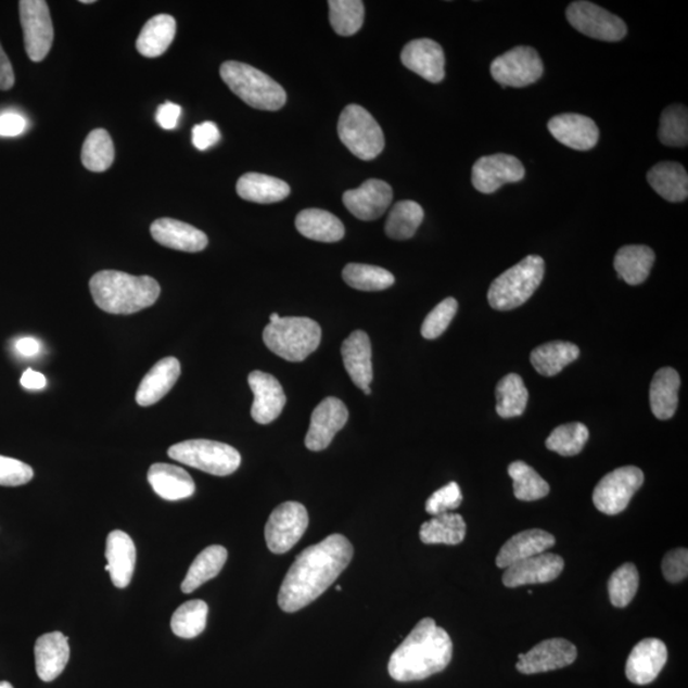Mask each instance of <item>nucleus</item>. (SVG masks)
I'll return each mask as SVG.
<instances>
[{
  "instance_id": "nucleus-1",
  "label": "nucleus",
  "mask_w": 688,
  "mask_h": 688,
  "mask_svg": "<svg viewBox=\"0 0 688 688\" xmlns=\"http://www.w3.org/2000/svg\"><path fill=\"white\" fill-rule=\"evenodd\" d=\"M354 547L342 534H332L300 553L285 574L278 595L280 609L303 610L317 600L349 565Z\"/></svg>"
},
{
  "instance_id": "nucleus-2",
  "label": "nucleus",
  "mask_w": 688,
  "mask_h": 688,
  "mask_svg": "<svg viewBox=\"0 0 688 688\" xmlns=\"http://www.w3.org/2000/svg\"><path fill=\"white\" fill-rule=\"evenodd\" d=\"M453 641L433 619H423L394 650L387 672L397 683H413L443 672L451 662Z\"/></svg>"
},
{
  "instance_id": "nucleus-3",
  "label": "nucleus",
  "mask_w": 688,
  "mask_h": 688,
  "mask_svg": "<svg viewBox=\"0 0 688 688\" xmlns=\"http://www.w3.org/2000/svg\"><path fill=\"white\" fill-rule=\"evenodd\" d=\"M94 304L115 315H130L148 309L161 295L155 278L131 276L120 270H101L90 281Z\"/></svg>"
},
{
  "instance_id": "nucleus-4",
  "label": "nucleus",
  "mask_w": 688,
  "mask_h": 688,
  "mask_svg": "<svg viewBox=\"0 0 688 688\" xmlns=\"http://www.w3.org/2000/svg\"><path fill=\"white\" fill-rule=\"evenodd\" d=\"M219 75L238 98L254 109L277 112L288 101L283 87L252 65L226 62L221 65Z\"/></svg>"
},
{
  "instance_id": "nucleus-5",
  "label": "nucleus",
  "mask_w": 688,
  "mask_h": 688,
  "mask_svg": "<svg viewBox=\"0 0 688 688\" xmlns=\"http://www.w3.org/2000/svg\"><path fill=\"white\" fill-rule=\"evenodd\" d=\"M544 277L545 260L538 255L526 256L489 285L488 303L495 310H514L528 302Z\"/></svg>"
},
{
  "instance_id": "nucleus-6",
  "label": "nucleus",
  "mask_w": 688,
  "mask_h": 688,
  "mask_svg": "<svg viewBox=\"0 0 688 688\" xmlns=\"http://www.w3.org/2000/svg\"><path fill=\"white\" fill-rule=\"evenodd\" d=\"M263 340L283 360L302 362L318 349L321 328L309 318L281 317L266 327Z\"/></svg>"
},
{
  "instance_id": "nucleus-7",
  "label": "nucleus",
  "mask_w": 688,
  "mask_h": 688,
  "mask_svg": "<svg viewBox=\"0 0 688 688\" xmlns=\"http://www.w3.org/2000/svg\"><path fill=\"white\" fill-rule=\"evenodd\" d=\"M167 454L181 464L218 477L235 473L241 464L240 453L231 445L204 438L175 444Z\"/></svg>"
},
{
  "instance_id": "nucleus-8",
  "label": "nucleus",
  "mask_w": 688,
  "mask_h": 688,
  "mask_svg": "<svg viewBox=\"0 0 688 688\" xmlns=\"http://www.w3.org/2000/svg\"><path fill=\"white\" fill-rule=\"evenodd\" d=\"M339 136L357 158H377L385 148V138L374 116L360 105L343 109L339 120Z\"/></svg>"
},
{
  "instance_id": "nucleus-9",
  "label": "nucleus",
  "mask_w": 688,
  "mask_h": 688,
  "mask_svg": "<svg viewBox=\"0 0 688 688\" xmlns=\"http://www.w3.org/2000/svg\"><path fill=\"white\" fill-rule=\"evenodd\" d=\"M644 483V473L638 467L617 468L599 481L593 502L606 515H617L625 511L633 496Z\"/></svg>"
},
{
  "instance_id": "nucleus-10",
  "label": "nucleus",
  "mask_w": 688,
  "mask_h": 688,
  "mask_svg": "<svg viewBox=\"0 0 688 688\" xmlns=\"http://www.w3.org/2000/svg\"><path fill=\"white\" fill-rule=\"evenodd\" d=\"M309 526V514L303 504L288 501L277 507L266 525V542L270 552H289Z\"/></svg>"
},
{
  "instance_id": "nucleus-11",
  "label": "nucleus",
  "mask_w": 688,
  "mask_h": 688,
  "mask_svg": "<svg viewBox=\"0 0 688 688\" xmlns=\"http://www.w3.org/2000/svg\"><path fill=\"white\" fill-rule=\"evenodd\" d=\"M20 18L28 58L35 63L42 62L54 41V26L48 3L43 0H21Z\"/></svg>"
},
{
  "instance_id": "nucleus-12",
  "label": "nucleus",
  "mask_w": 688,
  "mask_h": 688,
  "mask_svg": "<svg viewBox=\"0 0 688 688\" xmlns=\"http://www.w3.org/2000/svg\"><path fill=\"white\" fill-rule=\"evenodd\" d=\"M566 17L575 30L591 39L616 42L625 39L627 34L624 21L595 3H571L566 10Z\"/></svg>"
},
{
  "instance_id": "nucleus-13",
  "label": "nucleus",
  "mask_w": 688,
  "mask_h": 688,
  "mask_svg": "<svg viewBox=\"0 0 688 688\" xmlns=\"http://www.w3.org/2000/svg\"><path fill=\"white\" fill-rule=\"evenodd\" d=\"M492 75L504 87H523L536 84L544 75V63L536 49L517 47L492 63Z\"/></svg>"
},
{
  "instance_id": "nucleus-14",
  "label": "nucleus",
  "mask_w": 688,
  "mask_h": 688,
  "mask_svg": "<svg viewBox=\"0 0 688 688\" xmlns=\"http://www.w3.org/2000/svg\"><path fill=\"white\" fill-rule=\"evenodd\" d=\"M524 177L521 161L505 153L481 157L472 168V184L483 194H493L502 186L522 181Z\"/></svg>"
},
{
  "instance_id": "nucleus-15",
  "label": "nucleus",
  "mask_w": 688,
  "mask_h": 688,
  "mask_svg": "<svg viewBox=\"0 0 688 688\" xmlns=\"http://www.w3.org/2000/svg\"><path fill=\"white\" fill-rule=\"evenodd\" d=\"M577 658V649L566 639L540 641L528 653L519 654L517 670L523 675H537L568 667Z\"/></svg>"
},
{
  "instance_id": "nucleus-16",
  "label": "nucleus",
  "mask_w": 688,
  "mask_h": 688,
  "mask_svg": "<svg viewBox=\"0 0 688 688\" xmlns=\"http://www.w3.org/2000/svg\"><path fill=\"white\" fill-rule=\"evenodd\" d=\"M348 421V409L339 398L328 397L314 409L310 428L305 437L306 448L326 450L334 436Z\"/></svg>"
},
{
  "instance_id": "nucleus-17",
  "label": "nucleus",
  "mask_w": 688,
  "mask_h": 688,
  "mask_svg": "<svg viewBox=\"0 0 688 688\" xmlns=\"http://www.w3.org/2000/svg\"><path fill=\"white\" fill-rule=\"evenodd\" d=\"M393 201V189L378 179L366 180L360 188L347 190L343 204L361 221H374L385 214Z\"/></svg>"
},
{
  "instance_id": "nucleus-18",
  "label": "nucleus",
  "mask_w": 688,
  "mask_h": 688,
  "mask_svg": "<svg viewBox=\"0 0 688 688\" xmlns=\"http://www.w3.org/2000/svg\"><path fill=\"white\" fill-rule=\"evenodd\" d=\"M563 566L565 563H563L561 556L540 553L507 568L502 575V583L508 588L550 583L558 579Z\"/></svg>"
},
{
  "instance_id": "nucleus-19",
  "label": "nucleus",
  "mask_w": 688,
  "mask_h": 688,
  "mask_svg": "<svg viewBox=\"0 0 688 688\" xmlns=\"http://www.w3.org/2000/svg\"><path fill=\"white\" fill-rule=\"evenodd\" d=\"M668 650L659 639H644L636 644L626 663L629 683L644 686L655 680L667 663Z\"/></svg>"
},
{
  "instance_id": "nucleus-20",
  "label": "nucleus",
  "mask_w": 688,
  "mask_h": 688,
  "mask_svg": "<svg viewBox=\"0 0 688 688\" xmlns=\"http://www.w3.org/2000/svg\"><path fill=\"white\" fill-rule=\"evenodd\" d=\"M254 394L252 417L256 423L268 424L278 419L285 406V394L278 380L267 372L253 371L247 378Z\"/></svg>"
},
{
  "instance_id": "nucleus-21",
  "label": "nucleus",
  "mask_w": 688,
  "mask_h": 688,
  "mask_svg": "<svg viewBox=\"0 0 688 688\" xmlns=\"http://www.w3.org/2000/svg\"><path fill=\"white\" fill-rule=\"evenodd\" d=\"M402 63L431 84H438L445 77V54L438 43L431 39L408 42L400 55Z\"/></svg>"
},
{
  "instance_id": "nucleus-22",
  "label": "nucleus",
  "mask_w": 688,
  "mask_h": 688,
  "mask_svg": "<svg viewBox=\"0 0 688 688\" xmlns=\"http://www.w3.org/2000/svg\"><path fill=\"white\" fill-rule=\"evenodd\" d=\"M548 130L560 143L575 151L595 149L599 129L595 120L579 114H561L548 122Z\"/></svg>"
},
{
  "instance_id": "nucleus-23",
  "label": "nucleus",
  "mask_w": 688,
  "mask_h": 688,
  "mask_svg": "<svg viewBox=\"0 0 688 688\" xmlns=\"http://www.w3.org/2000/svg\"><path fill=\"white\" fill-rule=\"evenodd\" d=\"M341 354L344 368H346L351 380L366 395H369L371 393L370 384L374 378L369 335L362 331L351 333L342 344Z\"/></svg>"
},
{
  "instance_id": "nucleus-24",
  "label": "nucleus",
  "mask_w": 688,
  "mask_h": 688,
  "mask_svg": "<svg viewBox=\"0 0 688 688\" xmlns=\"http://www.w3.org/2000/svg\"><path fill=\"white\" fill-rule=\"evenodd\" d=\"M151 235L160 245L174 251L200 253L208 245L206 233L174 218H160L151 225Z\"/></svg>"
},
{
  "instance_id": "nucleus-25",
  "label": "nucleus",
  "mask_w": 688,
  "mask_h": 688,
  "mask_svg": "<svg viewBox=\"0 0 688 688\" xmlns=\"http://www.w3.org/2000/svg\"><path fill=\"white\" fill-rule=\"evenodd\" d=\"M67 636L61 632L40 636L35 642L36 673L43 683L60 677L67 667L71 648Z\"/></svg>"
},
{
  "instance_id": "nucleus-26",
  "label": "nucleus",
  "mask_w": 688,
  "mask_h": 688,
  "mask_svg": "<svg viewBox=\"0 0 688 688\" xmlns=\"http://www.w3.org/2000/svg\"><path fill=\"white\" fill-rule=\"evenodd\" d=\"M105 570L116 588L126 589L133 577L137 550L133 539L126 532L113 531L106 539Z\"/></svg>"
},
{
  "instance_id": "nucleus-27",
  "label": "nucleus",
  "mask_w": 688,
  "mask_h": 688,
  "mask_svg": "<svg viewBox=\"0 0 688 688\" xmlns=\"http://www.w3.org/2000/svg\"><path fill=\"white\" fill-rule=\"evenodd\" d=\"M181 374L178 358L165 357L145 374L136 394L137 404L141 407L156 405L177 384Z\"/></svg>"
},
{
  "instance_id": "nucleus-28",
  "label": "nucleus",
  "mask_w": 688,
  "mask_h": 688,
  "mask_svg": "<svg viewBox=\"0 0 688 688\" xmlns=\"http://www.w3.org/2000/svg\"><path fill=\"white\" fill-rule=\"evenodd\" d=\"M556 544L551 533L542 530H528L515 534L501 547L496 558V565L507 569L526 559L550 550Z\"/></svg>"
},
{
  "instance_id": "nucleus-29",
  "label": "nucleus",
  "mask_w": 688,
  "mask_h": 688,
  "mask_svg": "<svg viewBox=\"0 0 688 688\" xmlns=\"http://www.w3.org/2000/svg\"><path fill=\"white\" fill-rule=\"evenodd\" d=\"M148 479L153 492L167 501L184 500L195 493L192 475L178 466L152 464Z\"/></svg>"
},
{
  "instance_id": "nucleus-30",
  "label": "nucleus",
  "mask_w": 688,
  "mask_h": 688,
  "mask_svg": "<svg viewBox=\"0 0 688 688\" xmlns=\"http://www.w3.org/2000/svg\"><path fill=\"white\" fill-rule=\"evenodd\" d=\"M295 224L303 237L319 243H336L346 233L341 219L324 209H304L297 215Z\"/></svg>"
},
{
  "instance_id": "nucleus-31",
  "label": "nucleus",
  "mask_w": 688,
  "mask_h": 688,
  "mask_svg": "<svg viewBox=\"0 0 688 688\" xmlns=\"http://www.w3.org/2000/svg\"><path fill=\"white\" fill-rule=\"evenodd\" d=\"M237 192L244 201L270 204L285 200L291 193L288 182L258 173H247L238 181Z\"/></svg>"
},
{
  "instance_id": "nucleus-32",
  "label": "nucleus",
  "mask_w": 688,
  "mask_h": 688,
  "mask_svg": "<svg viewBox=\"0 0 688 688\" xmlns=\"http://www.w3.org/2000/svg\"><path fill=\"white\" fill-rule=\"evenodd\" d=\"M680 379L672 368L657 371L650 385V408L658 420H670L675 416L678 406Z\"/></svg>"
},
{
  "instance_id": "nucleus-33",
  "label": "nucleus",
  "mask_w": 688,
  "mask_h": 688,
  "mask_svg": "<svg viewBox=\"0 0 688 688\" xmlns=\"http://www.w3.org/2000/svg\"><path fill=\"white\" fill-rule=\"evenodd\" d=\"M655 262V254L646 245H627L621 247L614 256V269L621 280L627 284L638 285L648 280Z\"/></svg>"
},
{
  "instance_id": "nucleus-34",
  "label": "nucleus",
  "mask_w": 688,
  "mask_h": 688,
  "mask_svg": "<svg viewBox=\"0 0 688 688\" xmlns=\"http://www.w3.org/2000/svg\"><path fill=\"white\" fill-rule=\"evenodd\" d=\"M648 182L663 200L679 203L688 196V175L677 163H661L650 168Z\"/></svg>"
},
{
  "instance_id": "nucleus-35",
  "label": "nucleus",
  "mask_w": 688,
  "mask_h": 688,
  "mask_svg": "<svg viewBox=\"0 0 688 688\" xmlns=\"http://www.w3.org/2000/svg\"><path fill=\"white\" fill-rule=\"evenodd\" d=\"M177 34V21L168 14H157L142 28L137 39V50L145 58H157L166 53Z\"/></svg>"
},
{
  "instance_id": "nucleus-36",
  "label": "nucleus",
  "mask_w": 688,
  "mask_h": 688,
  "mask_svg": "<svg viewBox=\"0 0 688 688\" xmlns=\"http://www.w3.org/2000/svg\"><path fill=\"white\" fill-rule=\"evenodd\" d=\"M579 356L581 349L574 343L550 342L533 349L531 362L540 375L555 377Z\"/></svg>"
},
{
  "instance_id": "nucleus-37",
  "label": "nucleus",
  "mask_w": 688,
  "mask_h": 688,
  "mask_svg": "<svg viewBox=\"0 0 688 688\" xmlns=\"http://www.w3.org/2000/svg\"><path fill=\"white\" fill-rule=\"evenodd\" d=\"M227 550L222 546H209L196 556L189 568L184 582L181 584L182 593L189 595L216 577L227 561Z\"/></svg>"
},
{
  "instance_id": "nucleus-38",
  "label": "nucleus",
  "mask_w": 688,
  "mask_h": 688,
  "mask_svg": "<svg viewBox=\"0 0 688 688\" xmlns=\"http://www.w3.org/2000/svg\"><path fill=\"white\" fill-rule=\"evenodd\" d=\"M466 533L467 524L463 517L445 512L421 525L420 538L424 545L456 546L462 544Z\"/></svg>"
},
{
  "instance_id": "nucleus-39",
  "label": "nucleus",
  "mask_w": 688,
  "mask_h": 688,
  "mask_svg": "<svg viewBox=\"0 0 688 688\" xmlns=\"http://www.w3.org/2000/svg\"><path fill=\"white\" fill-rule=\"evenodd\" d=\"M530 393L518 374L502 378L496 386V412L502 419L522 416L528 405Z\"/></svg>"
},
{
  "instance_id": "nucleus-40",
  "label": "nucleus",
  "mask_w": 688,
  "mask_h": 688,
  "mask_svg": "<svg viewBox=\"0 0 688 688\" xmlns=\"http://www.w3.org/2000/svg\"><path fill=\"white\" fill-rule=\"evenodd\" d=\"M423 209L413 201H402L395 204L387 216L385 233L393 240H408L415 237L423 221Z\"/></svg>"
},
{
  "instance_id": "nucleus-41",
  "label": "nucleus",
  "mask_w": 688,
  "mask_h": 688,
  "mask_svg": "<svg viewBox=\"0 0 688 688\" xmlns=\"http://www.w3.org/2000/svg\"><path fill=\"white\" fill-rule=\"evenodd\" d=\"M208 604L201 599L189 600L173 614V633L181 639H194L207 626Z\"/></svg>"
},
{
  "instance_id": "nucleus-42",
  "label": "nucleus",
  "mask_w": 688,
  "mask_h": 688,
  "mask_svg": "<svg viewBox=\"0 0 688 688\" xmlns=\"http://www.w3.org/2000/svg\"><path fill=\"white\" fill-rule=\"evenodd\" d=\"M115 150L112 137L105 129H94L87 136L82 148L84 166L92 173H104L112 167Z\"/></svg>"
},
{
  "instance_id": "nucleus-43",
  "label": "nucleus",
  "mask_w": 688,
  "mask_h": 688,
  "mask_svg": "<svg viewBox=\"0 0 688 688\" xmlns=\"http://www.w3.org/2000/svg\"><path fill=\"white\" fill-rule=\"evenodd\" d=\"M342 277L349 288L358 291H383L395 283V278L390 270L360 265V263H351L344 267Z\"/></svg>"
},
{
  "instance_id": "nucleus-44",
  "label": "nucleus",
  "mask_w": 688,
  "mask_h": 688,
  "mask_svg": "<svg viewBox=\"0 0 688 688\" xmlns=\"http://www.w3.org/2000/svg\"><path fill=\"white\" fill-rule=\"evenodd\" d=\"M508 472L514 482V495L521 501H537L550 494V485L521 460L511 463Z\"/></svg>"
},
{
  "instance_id": "nucleus-45",
  "label": "nucleus",
  "mask_w": 688,
  "mask_h": 688,
  "mask_svg": "<svg viewBox=\"0 0 688 688\" xmlns=\"http://www.w3.org/2000/svg\"><path fill=\"white\" fill-rule=\"evenodd\" d=\"M329 21L333 30L341 36H353L364 25L365 5L361 0H331Z\"/></svg>"
},
{
  "instance_id": "nucleus-46",
  "label": "nucleus",
  "mask_w": 688,
  "mask_h": 688,
  "mask_svg": "<svg viewBox=\"0 0 688 688\" xmlns=\"http://www.w3.org/2000/svg\"><path fill=\"white\" fill-rule=\"evenodd\" d=\"M589 438V430L579 422L561 424L546 441L548 450L562 457H574L582 453Z\"/></svg>"
},
{
  "instance_id": "nucleus-47",
  "label": "nucleus",
  "mask_w": 688,
  "mask_h": 688,
  "mask_svg": "<svg viewBox=\"0 0 688 688\" xmlns=\"http://www.w3.org/2000/svg\"><path fill=\"white\" fill-rule=\"evenodd\" d=\"M659 141L667 148H686L688 144V113L684 105H671L664 110L659 126Z\"/></svg>"
},
{
  "instance_id": "nucleus-48",
  "label": "nucleus",
  "mask_w": 688,
  "mask_h": 688,
  "mask_svg": "<svg viewBox=\"0 0 688 688\" xmlns=\"http://www.w3.org/2000/svg\"><path fill=\"white\" fill-rule=\"evenodd\" d=\"M639 571L634 563H625L610 577L609 593L611 603L617 609H625L639 589Z\"/></svg>"
},
{
  "instance_id": "nucleus-49",
  "label": "nucleus",
  "mask_w": 688,
  "mask_h": 688,
  "mask_svg": "<svg viewBox=\"0 0 688 688\" xmlns=\"http://www.w3.org/2000/svg\"><path fill=\"white\" fill-rule=\"evenodd\" d=\"M458 311V303L456 298L448 297L438 304L424 319L421 334L423 339L436 340L446 329L449 328L451 320Z\"/></svg>"
},
{
  "instance_id": "nucleus-50",
  "label": "nucleus",
  "mask_w": 688,
  "mask_h": 688,
  "mask_svg": "<svg viewBox=\"0 0 688 688\" xmlns=\"http://www.w3.org/2000/svg\"><path fill=\"white\" fill-rule=\"evenodd\" d=\"M462 501L463 495L458 483L450 482L429 497L426 511L430 515H442L445 512L458 509Z\"/></svg>"
},
{
  "instance_id": "nucleus-51",
  "label": "nucleus",
  "mask_w": 688,
  "mask_h": 688,
  "mask_svg": "<svg viewBox=\"0 0 688 688\" xmlns=\"http://www.w3.org/2000/svg\"><path fill=\"white\" fill-rule=\"evenodd\" d=\"M34 479L30 466L18 459L0 456V486L17 487Z\"/></svg>"
},
{
  "instance_id": "nucleus-52",
  "label": "nucleus",
  "mask_w": 688,
  "mask_h": 688,
  "mask_svg": "<svg viewBox=\"0 0 688 688\" xmlns=\"http://www.w3.org/2000/svg\"><path fill=\"white\" fill-rule=\"evenodd\" d=\"M662 571L670 583H679L688 575V551L686 548H677L664 556Z\"/></svg>"
},
{
  "instance_id": "nucleus-53",
  "label": "nucleus",
  "mask_w": 688,
  "mask_h": 688,
  "mask_svg": "<svg viewBox=\"0 0 688 688\" xmlns=\"http://www.w3.org/2000/svg\"><path fill=\"white\" fill-rule=\"evenodd\" d=\"M221 139V133L215 123L204 122L193 129V144L200 151L214 148Z\"/></svg>"
},
{
  "instance_id": "nucleus-54",
  "label": "nucleus",
  "mask_w": 688,
  "mask_h": 688,
  "mask_svg": "<svg viewBox=\"0 0 688 688\" xmlns=\"http://www.w3.org/2000/svg\"><path fill=\"white\" fill-rule=\"evenodd\" d=\"M27 129V120L18 113L0 114V137H18Z\"/></svg>"
},
{
  "instance_id": "nucleus-55",
  "label": "nucleus",
  "mask_w": 688,
  "mask_h": 688,
  "mask_svg": "<svg viewBox=\"0 0 688 688\" xmlns=\"http://www.w3.org/2000/svg\"><path fill=\"white\" fill-rule=\"evenodd\" d=\"M181 115V107L173 102H165L160 105L156 114L158 126L166 130H173L178 127Z\"/></svg>"
},
{
  "instance_id": "nucleus-56",
  "label": "nucleus",
  "mask_w": 688,
  "mask_h": 688,
  "mask_svg": "<svg viewBox=\"0 0 688 688\" xmlns=\"http://www.w3.org/2000/svg\"><path fill=\"white\" fill-rule=\"evenodd\" d=\"M14 82H16V77H14L12 63L10 58L4 53L2 43H0V90H11Z\"/></svg>"
},
{
  "instance_id": "nucleus-57",
  "label": "nucleus",
  "mask_w": 688,
  "mask_h": 688,
  "mask_svg": "<svg viewBox=\"0 0 688 688\" xmlns=\"http://www.w3.org/2000/svg\"><path fill=\"white\" fill-rule=\"evenodd\" d=\"M47 378L41 372L27 369L21 378V384L28 391H40L47 386Z\"/></svg>"
},
{
  "instance_id": "nucleus-58",
  "label": "nucleus",
  "mask_w": 688,
  "mask_h": 688,
  "mask_svg": "<svg viewBox=\"0 0 688 688\" xmlns=\"http://www.w3.org/2000/svg\"><path fill=\"white\" fill-rule=\"evenodd\" d=\"M16 349L22 356L33 357L39 354L40 344L35 339H31V336H26V339L17 341Z\"/></svg>"
},
{
  "instance_id": "nucleus-59",
  "label": "nucleus",
  "mask_w": 688,
  "mask_h": 688,
  "mask_svg": "<svg viewBox=\"0 0 688 688\" xmlns=\"http://www.w3.org/2000/svg\"><path fill=\"white\" fill-rule=\"evenodd\" d=\"M280 315H278L277 313H273L272 315H270L269 319H270V323H272V321H276L278 319H280Z\"/></svg>"
},
{
  "instance_id": "nucleus-60",
  "label": "nucleus",
  "mask_w": 688,
  "mask_h": 688,
  "mask_svg": "<svg viewBox=\"0 0 688 688\" xmlns=\"http://www.w3.org/2000/svg\"><path fill=\"white\" fill-rule=\"evenodd\" d=\"M0 688H14L10 683H7V680H2V683H0Z\"/></svg>"
},
{
  "instance_id": "nucleus-61",
  "label": "nucleus",
  "mask_w": 688,
  "mask_h": 688,
  "mask_svg": "<svg viewBox=\"0 0 688 688\" xmlns=\"http://www.w3.org/2000/svg\"><path fill=\"white\" fill-rule=\"evenodd\" d=\"M80 3H84V4H92V3H94V2H93V0H82V2H80Z\"/></svg>"
},
{
  "instance_id": "nucleus-62",
  "label": "nucleus",
  "mask_w": 688,
  "mask_h": 688,
  "mask_svg": "<svg viewBox=\"0 0 688 688\" xmlns=\"http://www.w3.org/2000/svg\"><path fill=\"white\" fill-rule=\"evenodd\" d=\"M335 589H336V590H339V591H341V590H342L341 585H336V588H335Z\"/></svg>"
}]
</instances>
